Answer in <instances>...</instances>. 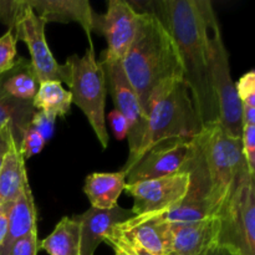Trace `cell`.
Instances as JSON below:
<instances>
[{
	"instance_id": "4",
	"label": "cell",
	"mask_w": 255,
	"mask_h": 255,
	"mask_svg": "<svg viewBox=\"0 0 255 255\" xmlns=\"http://www.w3.org/2000/svg\"><path fill=\"white\" fill-rule=\"evenodd\" d=\"M199 131L201 125L184 81L162 85L151 97L146 134L127 173L153 147L174 139L191 138Z\"/></svg>"
},
{
	"instance_id": "18",
	"label": "cell",
	"mask_w": 255,
	"mask_h": 255,
	"mask_svg": "<svg viewBox=\"0 0 255 255\" xmlns=\"http://www.w3.org/2000/svg\"><path fill=\"white\" fill-rule=\"evenodd\" d=\"M127 173L119 172H95L87 176L85 181L84 192L89 198L92 208L112 209L117 207L120 198L126 186Z\"/></svg>"
},
{
	"instance_id": "12",
	"label": "cell",
	"mask_w": 255,
	"mask_h": 255,
	"mask_svg": "<svg viewBox=\"0 0 255 255\" xmlns=\"http://www.w3.org/2000/svg\"><path fill=\"white\" fill-rule=\"evenodd\" d=\"M192 153L191 138L174 139L153 147L127 173L126 183L159 178L183 171Z\"/></svg>"
},
{
	"instance_id": "5",
	"label": "cell",
	"mask_w": 255,
	"mask_h": 255,
	"mask_svg": "<svg viewBox=\"0 0 255 255\" xmlns=\"http://www.w3.org/2000/svg\"><path fill=\"white\" fill-rule=\"evenodd\" d=\"M0 21L11 30L15 39L22 40L31 56L32 71L37 82L59 81L69 85L70 69L67 64H59L45 37V20L37 16L26 0H0Z\"/></svg>"
},
{
	"instance_id": "10",
	"label": "cell",
	"mask_w": 255,
	"mask_h": 255,
	"mask_svg": "<svg viewBox=\"0 0 255 255\" xmlns=\"http://www.w3.org/2000/svg\"><path fill=\"white\" fill-rule=\"evenodd\" d=\"M189 173L177 172L159 178L126 183L125 191L133 198L132 213L134 217L157 213L183 201L188 193Z\"/></svg>"
},
{
	"instance_id": "2",
	"label": "cell",
	"mask_w": 255,
	"mask_h": 255,
	"mask_svg": "<svg viewBox=\"0 0 255 255\" xmlns=\"http://www.w3.org/2000/svg\"><path fill=\"white\" fill-rule=\"evenodd\" d=\"M191 184L184 199L203 202L217 217L243 176L248 173L241 138L217 121L192 137V153L183 168Z\"/></svg>"
},
{
	"instance_id": "16",
	"label": "cell",
	"mask_w": 255,
	"mask_h": 255,
	"mask_svg": "<svg viewBox=\"0 0 255 255\" xmlns=\"http://www.w3.org/2000/svg\"><path fill=\"white\" fill-rule=\"evenodd\" d=\"M37 216L34 197L29 181L24 184L21 193L12 203L9 213L7 233L0 246V255H10L15 244L37 228Z\"/></svg>"
},
{
	"instance_id": "20",
	"label": "cell",
	"mask_w": 255,
	"mask_h": 255,
	"mask_svg": "<svg viewBox=\"0 0 255 255\" xmlns=\"http://www.w3.org/2000/svg\"><path fill=\"white\" fill-rule=\"evenodd\" d=\"M49 255H80V222L76 216L64 217L49 237L39 243Z\"/></svg>"
},
{
	"instance_id": "21",
	"label": "cell",
	"mask_w": 255,
	"mask_h": 255,
	"mask_svg": "<svg viewBox=\"0 0 255 255\" xmlns=\"http://www.w3.org/2000/svg\"><path fill=\"white\" fill-rule=\"evenodd\" d=\"M36 110L32 106V101L17 100L9 96L1 86V76H0V127L10 125L12 131V137L20 143L22 133L30 126L32 116Z\"/></svg>"
},
{
	"instance_id": "35",
	"label": "cell",
	"mask_w": 255,
	"mask_h": 255,
	"mask_svg": "<svg viewBox=\"0 0 255 255\" xmlns=\"http://www.w3.org/2000/svg\"><path fill=\"white\" fill-rule=\"evenodd\" d=\"M207 255H238L236 252H233L232 249L227 248L223 246H214L213 248H211V251L207 253Z\"/></svg>"
},
{
	"instance_id": "24",
	"label": "cell",
	"mask_w": 255,
	"mask_h": 255,
	"mask_svg": "<svg viewBox=\"0 0 255 255\" xmlns=\"http://www.w3.org/2000/svg\"><path fill=\"white\" fill-rule=\"evenodd\" d=\"M143 217L156 218L158 222L166 224H183L203 221V219L212 218L214 216L212 214L208 206L203 202L183 199L182 202L169 207V208L157 212V213L146 214Z\"/></svg>"
},
{
	"instance_id": "34",
	"label": "cell",
	"mask_w": 255,
	"mask_h": 255,
	"mask_svg": "<svg viewBox=\"0 0 255 255\" xmlns=\"http://www.w3.org/2000/svg\"><path fill=\"white\" fill-rule=\"evenodd\" d=\"M14 203V202H12ZM12 203L0 204V246L4 241L7 233V226H9V213L11 209Z\"/></svg>"
},
{
	"instance_id": "30",
	"label": "cell",
	"mask_w": 255,
	"mask_h": 255,
	"mask_svg": "<svg viewBox=\"0 0 255 255\" xmlns=\"http://www.w3.org/2000/svg\"><path fill=\"white\" fill-rule=\"evenodd\" d=\"M105 242H106L110 247H117V248H120L121 251H124L125 253L128 255H156L149 253L146 249L141 248L138 244L134 243L131 239L120 236V234L115 233V232L109 237V238H106Z\"/></svg>"
},
{
	"instance_id": "19",
	"label": "cell",
	"mask_w": 255,
	"mask_h": 255,
	"mask_svg": "<svg viewBox=\"0 0 255 255\" xmlns=\"http://www.w3.org/2000/svg\"><path fill=\"white\" fill-rule=\"evenodd\" d=\"M26 182L25 161L19 152V144L14 142L0 169V204L16 201Z\"/></svg>"
},
{
	"instance_id": "31",
	"label": "cell",
	"mask_w": 255,
	"mask_h": 255,
	"mask_svg": "<svg viewBox=\"0 0 255 255\" xmlns=\"http://www.w3.org/2000/svg\"><path fill=\"white\" fill-rule=\"evenodd\" d=\"M39 249L37 228H35L31 233H29L15 244L10 255H37Z\"/></svg>"
},
{
	"instance_id": "22",
	"label": "cell",
	"mask_w": 255,
	"mask_h": 255,
	"mask_svg": "<svg viewBox=\"0 0 255 255\" xmlns=\"http://www.w3.org/2000/svg\"><path fill=\"white\" fill-rule=\"evenodd\" d=\"M1 86L9 96L32 101L39 89V82L32 71L31 64L20 59L10 71L1 75Z\"/></svg>"
},
{
	"instance_id": "9",
	"label": "cell",
	"mask_w": 255,
	"mask_h": 255,
	"mask_svg": "<svg viewBox=\"0 0 255 255\" xmlns=\"http://www.w3.org/2000/svg\"><path fill=\"white\" fill-rule=\"evenodd\" d=\"M105 71L106 85L111 94L112 101L119 112H121L128 122V148L129 154L126 166L122 168L127 173L131 163L133 162L137 152L141 148L147 128V115L142 109L139 100L129 84L124 71L122 61H100Z\"/></svg>"
},
{
	"instance_id": "1",
	"label": "cell",
	"mask_w": 255,
	"mask_h": 255,
	"mask_svg": "<svg viewBox=\"0 0 255 255\" xmlns=\"http://www.w3.org/2000/svg\"><path fill=\"white\" fill-rule=\"evenodd\" d=\"M149 12L162 20L181 57L183 81L202 127L218 120L209 72V21L214 14L208 0H161L149 2Z\"/></svg>"
},
{
	"instance_id": "6",
	"label": "cell",
	"mask_w": 255,
	"mask_h": 255,
	"mask_svg": "<svg viewBox=\"0 0 255 255\" xmlns=\"http://www.w3.org/2000/svg\"><path fill=\"white\" fill-rule=\"evenodd\" d=\"M70 69L71 102L76 105L91 125L102 148L109 146V133L106 129L107 85L104 67L95 56L94 45H90L84 56L72 55L66 60Z\"/></svg>"
},
{
	"instance_id": "23",
	"label": "cell",
	"mask_w": 255,
	"mask_h": 255,
	"mask_svg": "<svg viewBox=\"0 0 255 255\" xmlns=\"http://www.w3.org/2000/svg\"><path fill=\"white\" fill-rule=\"evenodd\" d=\"M71 104V94L59 81H45L40 84L32 99V106L36 111L50 112L56 117L69 115Z\"/></svg>"
},
{
	"instance_id": "25",
	"label": "cell",
	"mask_w": 255,
	"mask_h": 255,
	"mask_svg": "<svg viewBox=\"0 0 255 255\" xmlns=\"http://www.w3.org/2000/svg\"><path fill=\"white\" fill-rule=\"evenodd\" d=\"M242 106V124L255 126V71L244 74L236 84Z\"/></svg>"
},
{
	"instance_id": "11",
	"label": "cell",
	"mask_w": 255,
	"mask_h": 255,
	"mask_svg": "<svg viewBox=\"0 0 255 255\" xmlns=\"http://www.w3.org/2000/svg\"><path fill=\"white\" fill-rule=\"evenodd\" d=\"M138 11L128 1L110 0L106 14H94L92 30L104 35L107 40V51L104 61H122L131 47L137 31Z\"/></svg>"
},
{
	"instance_id": "15",
	"label": "cell",
	"mask_w": 255,
	"mask_h": 255,
	"mask_svg": "<svg viewBox=\"0 0 255 255\" xmlns=\"http://www.w3.org/2000/svg\"><path fill=\"white\" fill-rule=\"evenodd\" d=\"M35 14L46 22H77L91 41L94 14L87 0H26Z\"/></svg>"
},
{
	"instance_id": "3",
	"label": "cell",
	"mask_w": 255,
	"mask_h": 255,
	"mask_svg": "<svg viewBox=\"0 0 255 255\" xmlns=\"http://www.w3.org/2000/svg\"><path fill=\"white\" fill-rule=\"evenodd\" d=\"M122 66L146 115L152 95L159 86L183 81L178 49L153 12H138L136 35Z\"/></svg>"
},
{
	"instance_id": "33",
	"label": "cell",
	"mask_w": 255,
	"mask_h": 255,
	"mask_svg": "<svg viewBox=\"0 0 255 255\" xmlns=\"http://www.w3.org/2000/svg\"><path fill=\"white\" fill-rule=\"evenodd\" d=\"M14 142L16 141L12 137V131L10 125H5V126L0 127V169H1L5 157H6L7 152L10 151Z\"/></svg>"
},
{
	"instance_id": "13",
	"label": "cell",
	"mask_w": 255,
	"mask_h": 255,
	"mask_svg": "<svg viewBox=\"0 0 255 255\" xmlns=\"http://www.w3.org/2000/svg\"><path fill=\"white\" fill-rule=\"evenodd\" d=\"M219 219L217 217L183 224H168L167 255H207L217 246Z\"/></svg>"
},
{
	"instance_id": "17",
	"label": "cell",
	"mask_w": 255,
	"mask_h": 255,
	"mask_svg": "<svg viewBox=\"0 0 255 255\" xmlns=\"http://www.w3.org/2000/svg\"><path fill=\"white\" fill-rule=\"evenodd\" d=\"M168 224L151 217H133L115 227V233L131 239L141 248L156 255H167Z\"/></svg>"
},
{
	"instance_id": "29",
	"label": "cell",
	"mask_w": 255,
	"mask_h": 255,
	"mask_svg": "<svg viewBox=\"0 0 255 255\" xmlns=\"http://www.w3.org/2000/svg\"><path fill=\"white\" fill-rule=\"evenodd\" d=\"M241 141L249 173L255 176V126L243 125Z\"/></svg>"
},
{
	"instance_id": "32",
	"label": "cell",
	"mask_w": 255,
	"mask_h": 255,
	"mask_svg": "<svg viewBox=\"0 0 255 255\" xmlns=\"http://www.w3.org/2000/svg\"><path fill=\"white\" fill-rule=\"evenodd\" d=\"M109 122L116 139L122 141V139L127 138V133H128V122H127V120L125 119V116L121 112H119L117 110H114V111L110 112Z\"/></svg>"
},
{
	"instance_id": "8",
	"label": "cell",
	"mask_w": 255,
	"mask_h": 255,
	"mask_svg": "<svg viewBox=\"0 0 255 255\" xmlns=\"http://www.w3.org/2000/svg\"><path fill=\"white\" fill-rule=\"evenodd\" d=\"M209 72L218 111V121L234 138L242 136V106L231 76L229 56L214 12L209 21Z\"/></svg>"
},
{
	"instance_id": "7",
	"label": "cell",
	"mask_w": 255,
	"mask_h": 255,
	"mask_svg": "<svg viewBox=\"0 0 255 255\" xmlns=\"http://www.w3.org/2000/svg\"><path fill=\"white\" fill-rule=\"evenodd\" d=\"M217 218L218 246L238 255H255V176L244 174Z\"/></svg>"
},
{
	"instance_id": "28",
	"label": "cell",
	"mask_w": 255,
	"mask_h": 255,
	"mask_svg": "<svg viewBox=\"0 0 255 255\" xmlns=\"http://www.w3.org/2000/svg\"><path fill=\"white\" fill-rule=\"evenodd\" d=\"M55 120H56V116L54 114L46 111H35L30 122V127L34 128L44 138L45 142H49L54 136Z\"/></svg>"
},
{
	"instance_id": "26",
	"label": "cell",
	"mask_w": 255,
	"mask_h": 255,
	"mask_svg": "<svg viewBox=\"0 0 255 255\" xmlns=\"http://www.w3.org/2000/svg\"><path fill=\"white\" fill-rule=\"evenodd\" d=\"M16 39L11 30L0 36V76L16 65Z\"/></svg>"
},
{
	"instance_id": "14",
	"label": "cell",
	"mask_w": 255,
	"mask_h": 255,
	"mask_svg": "<svg viewBox=\"0 0 255 255\" xmlns=\"http://www.w3.org/2000/svg\"><path fill=\"white\" fill-rule=\"evenodd\" d=\"M131 209L120 206L112 209L90 208L76 216L80 222V255H94L102 242L106 241L115 227L133 218Z\"/></svg>"
},
{
	"instance_id": "27",
	"label": "cell",
	"mask_w": 255,
	"mask_h": 255,
	"mask_svg": "<svg viewBox=\"0 0 255 255\" xmlns=\"http://www.w3.org/2000/svg\"><path fill=\"white\" fill-rule=\"evenodd\" d=\"M45 143L46 142L44 141V138L34 128H31L30 126L27 127L22 133L19 143V152L22 159L25 161V159H29L30 157L35 156V154H39L44 148Z\"/></svg>"
},
{
	"instance_id": "36",
	"label": "cell",
	"mask_w": 255,
	"mask_h": 255,
	"mask_svg": "<svg viewBox=\"0 0 255 255\" xmlns=\"http://www.w3.org/2000/svg\"><path fill=\"white\" fill-rule=\"evenodd\" d=\"M111 248L114 249L115 255H128V254L125 253L124 251H121V249H120V248H117V247H111Z\"/></svg>"
}]
</instances>
